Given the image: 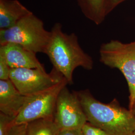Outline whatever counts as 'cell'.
Listing matches in <instances>:
<instances>
[{
  "instance_id": "obj_1",
  "label": "cell",
  "mask_w": 135,
  "mask_h": 135,
  "mask_svg": "<svg viewBox=\"0 0 135 135\" xmlns=\"http://www.w3.org/2000/svg\"><path fill=\"white\" fill-rule=\"evenodd\" d=\"M51 32V39L45 54L54 68L63 75L69 84H73L75 69L81 67L91 70L94 67L93 58L82 49L77 35L65 33L61 23H55Z\"/></svg>"
},
{
  "instance_id": "obj_2",
  "label": "cell",
  "mask_w": 135,
  "mask_h": 135,
  "mask_svg": "<svg viewBox=\"0 0 135 135\" xmlns=\"http://www.w3.org/2000/svg\"><path fill=\"white\" fill-rule=\"evenodd\" d=\"M87 117V122L110 135H132L135 117L114 99L106 104L97 100L88 90L76 91Z\"/></svg>"
},
{
  "instance_id": "obj_3",
  "label": "cell",
  "mask_w": 135,
  "mask_h": 135,
  "mask_svg": "<svg viewBox=\"0 0 135 135\" xmlns=\"http://www.w3.org/2000/svg\"><path fill=\"white\" fill-rule=\"evenodd\" d=\"M51 37L43 21L32 13L10 28L0 30V45L17 44L35 53L45 54Z\"/></svg>"
},
{
  "instance_id": "obj_4",
  "label": "cell",
  "mask_w": 135,
  "mask_h": 135,
  "mask_svg": "<svg viewBox=\"0 0 135 135\" xmlns=\"http://www.w3.org/2000/svg\"><path fill=\"white\" fill-rule=\"evenodd\" d=\"M100 61L107 67L118 69L126 79L129 90V109L135 101V41L123 43L112 40L99 50Z\"/></svg>"
},
{
  "instance_id": "obj_5",
  "label": "cell",
  "mask_w": 135,
  "mask_h": 135,
  "mask_svg": "<svg viewBox=\"0 0 135 135\" xmlns=\"http://www.w3.org/2000/svg\"><path fill=\"white\" fill-rule=\"evenodd\" d=\"M68 84L67 80L64 78L53 86L27 96L24 106L15 118V123H28L44 118L54 119L58 95Z\"/></svg>"
},
{
  "instance_id": "obj_6",
  "label": "cell",
  "mask_w": 135,
  "mask_h": 135,
  "mask_svg": "<svg viewBox=\"0 0 135 135\" xmlns=\"http://www.w3.org/2000/svg\"><path fill=\"white\" fill-rule=\"evenodd\" d=\"M63 75L53 68L51 72L45 69H11L10 79L21 94L28 96L53 86L60 82Z\"/></svg>"
},
{
  "instance_id": "obj_7",
  "label": "cell",
  "mask_w": 135,
  "mask_h": 135,
  "mask_svg": "<svg viewBox=\"0 0 135 135\" xmlns=\"http://www.w3.org/2000/svg\"><path fill=\"white\" fill-rule=\"evenodd\" d=\"M54 120L60 130L82 129L87 122L76 91H70L67 86L58 95Z\"/></svg>"
},
{
  "instance_id": "obj_8",
  "label": "cell",
  "mask_w": 135,
  "mask_h": 135,
  "mask_svg": "<svg viewBox=\"0 0 135 135\" xmlns=\"http://www.w3.org/2000/svg\"><path fill=\"white\" fill-rule=\"evenodd\" d=\"M36 54L17 44L10 43L0 45V56L4 58L11 69H45Z\"/></svg>"
},
{
  "instance_id": "obj_9",
  "label": "cell",
  "mask_w": 135,
  "mask_h": 135,
  "mask_svg": "<svg viewBox=\"0 0 135 135\" xmlns=\"http://www.w3.org/2000/svg\"><path fill=\"white\" fill-rule=\"evenodd\" d=\"M27 96L21 94L11 80H0V112L16 118L24 105Z\"/></svg>"
},
{
  "instance_id": "obj_10",
  "label": "cell",
  "mask_w": 135,
  "mask_h": 135,
  "mask_svg": "<svg viewBox=\"0 0 135 135\" xmlns=\"http://www.w3.org/2000/svg\"><path fill=\"white\" fill-rule=\"evenodd\" d=\"M32 13L18 0H0V30L10 28Z\"/></svg>"
},
{
  "instance_id": "obj_11",
  "label": "cell",
  "mask_w": 135,
  "mask_h": 135,
  "mask_svg": "<svg viewBox=\"0 0 135 135\" xmlns=\"http://www.w3.org/2000/svg\"><path fill=\"white\" fill-rule=\"evenodd\" d=\"M106 0H77L83 14L88 19L99 25L106 17Z\"/></svg>"
},
{
  "instance_id": "obj_12",
  "label": "cell",
  "mask_w": 135,
  "mask_h": 135,
  "mask_svg": "<svg viewBox=\"0 0 135 135\" xmlns=\"http://www.w3.org/2000/svg\"><path fill=\"white\" fill-rule=\"evenodd\" d=\"M60 131L53 118L39 119L27 123L28 135H58Z\"/></svg>"
},
{
  "instance_id": "obj_13",
  "label": "cell",
  "mask_w": 135,
  "mask_h": 135,
  "mask_svg": "<svg viewBox=\"0 0 135 135\" xmlns=\"http://www.w3.org/2000/svg\"><path fill=\"white\" fill-rule=\"evenodd\" d=\"M15 118L0 112V135H6L11 127L15 124Z\"/></svg>"
},
{
  "instance_id": "obj_14",
  "label": "cell",
  "mask_w": 135,
  "mask_h": 135,
  "mask_svg": "<svg viewBox=\"0 0 135 135\" xmlns=\"http://www.w3.org/2000/svg\"><path fill=\"white\" fill-rule=\"evenodd\" d=\"M82 130L84 135H110L105 131L92 125L88 122L83 126Z\"/></svg>"
},
{
  "instance_id": "obj_15",
  "label": "cell",
  "mask_w": 135,
  "mask_h": 135,
  "mask_svg": "<svg viewBox=\"0 0 135 135\" xmlns=\"http://www.w3.org/2000/svg\"><path fill=\"white\" fill-rule=\"evenodd\" d=\"M6 135H28L27 123L14 124Z\"/></svg>"
},
{
  "instance_id": "obj_16",
  "label": "cell",
  "mask_w": 135,
  "mask_h": 135,
  "mask_svg": "<svg viewBox=\"0 0 135 135\" xmlns=\"http://www.w3.org/2000/svg\"><path fill=\"white\" fill-rule=\"evenodd\" d=\"M11 68L4 58L0 56V80H7L10 79Z\"/></svg>"
},
{
  "instance_id": "obj_17",
  "label": "cell",
  "mask_w": 135,
  "mask_h": 135,
  "mask_svg": "<svg viewBox=\"0 0 135 135\" xmlns=\"http://www.w3.org/2000/svg\"><path fill=\"white\" fill-rule=\"evenodd\" d=\"M125 0H106V12L107 15Z\"/></svg>"
},
{
  "instance_id": "obj_18",
  "label": "cell",
  "mask_w": 135,
  "mask_h": 135,
  "mask_svg": "<svg viewBox=\"0 0 135 135\" xmlns=\"http://www.w3.org/2000/svg\"><path fill=\"white\" fill-rule=\"evenodd\" d=\"M58 135H84L82 129L60 130Z\"/></svg>"
},
{
  "instance_id": "obj_19",
  "label": "cell",
  "mask_w": 135,
  "mask_h": 135,
  "mask_svg": "<svg viewBox=\"0 0 135 135\" xmlns=\"http://www.w3.org/2000/svg\"><path fill=\"white\" fill-rule=\"evenodd\" d=\"M130 110L132 112L133 115L135 117V101L134 103V104H133V106L131 108V109H130Z\"/></svg>"
},
{
  "instance_id": "obj_20",
  "label": "cell",
  "mask_w": 135,
  "mask_h": 135,
  "mask_svg": "<svg viewBox=\"0 0 135 135\" xmlns=\"http://www.w3.org/2000/svg\"><path fill=\"white\" fill-rule=\"evenodd\" d=\"M132 135H135V129L134 131V132H133V134Z\"/></svg>"
}]
</instances>
